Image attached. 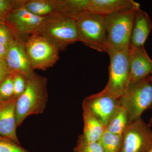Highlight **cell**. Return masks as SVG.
Here are the masks:
<instances>
[{"label":"cell","instance_id":"f546056e","mask_svg":"<svg viewBox=\"0 0 152 152\" xmlns=\"http://www.w3.org/2000/svg\"><path fill=\"white\" fill-rule=\"evenodd\" d=\"M4 102V101H3V100L0 97V106Z\"/></svg>","mask_w":152,"mask_h":152},{"label":"cell","instance_id":"52a82bcc","mask_svg":"<svg viewBox=\"0 0 152 152\" xmlns=\"http://www.w3.org/2000/svg\"><path fill=\"white\" fill-rule=\"evenodd\" d=\"M25 45L30 64L34 71L45 70L53 66L59 58V49L40 34L29 37L25 42Z\"/></svg>","mask_w":152,"mask_h":152},{"label":"cell","instance_id":"9a60e30c","mask_svg":"<svg viewBox=\"0 0 152 152\" xmlns=\"http://www.w3.org/2000/svg\"><path fill=\"white\" fill-rule=\"evenodd\" d=\"M152 29V22L148 14L140 9L137 11L133 23L130 46L144 48Z\"/></svg>","mask_w":152,"mask_h":152},{"label":"cell","instance_id":"4fadbf2b","mask_svg":"<svg viewBox=\"0 0 152 152\" xmlns=\"http://www.w3.org/2000/svg\"><path fill=\"white\" fill-rule=\"evenodd\" d=\"M17 98L12 97L0 106V136L20 145L16 134L15 106Z\"/></svg>","mask_w":152,"mask_h":152},{"label":"cell","instance_id":"277c9868","mask_svg":"<svg viewBox=\"0 0 152 152\" xmlns=\"http://www.w3.org/2000/svg\"><path fill=\"white\" fill-rule=\"evenodd\" d=\"M140 9L124 10L104 16L107 49L129 48L134 19Z\"/></svg>","mask_w":152,"mask_h":152},{"label":"cell","instance_id":"ac0fdd59","mask_svg":"<svg viewBox=\"0 0 152 152\" xmlns=\"http://www.w3.org/2000/svg\"><path fill=\"white\" fill-rule=\"evenodd\" d=\"M129 124L126 111L121 106L108 124L106 130L114 134L122 136Z\"/></svg>","mask_w":152,"mask_h":152},{"label":"cell","instance_id":"ffe728a7","mask_svg":"<svg viewBox=\"0 0 152 152\" xmlns=\"http://www.w3.org/2000/svg\"><path fill=\"white\" fill-rule=\"evenodd\" d=\"M74 152H104L99 141L94 142L87 140L83 135L79 136Z\"/></svg>","mask_w":152,"mask_h":152},{"label":"cell","instance_id":"5b68a950","mask_svg":"<svg viewBox=\"0 0 152 152\" xmlns=\"http://www.w3.org/2000/svg\"><path fill=\"white\" fill-rule=\"evenodd\" d=\"M39 34L48 39L62 51L69 45L79 42L77 29L74 19L59 13L49 17Z\"/></svg>","mask_w":152,"mask_h":152},{"label":"cell","instance_id":"484cf974","mask_svg":"<svg viewBox=\"0 0 152 152\" xmlns=\"http://www.w3.org/2000/svg\"><path fill=\"white\" fill-rule=\"evenodd\" d=\"M11 74L5 60L0 59V84Z\"/></svg>","mask_w":152,"mask_h":152},{"label":"cell","instance_id":"4dcf8cb0","mask_svg":"<svg viewBox=\"0 0 152 152\" xmlns=\"http://www.w3.org/2000/svg\"><path fill=\"white\" fill-rule=\"evenodd\" d=\"M149 152H152V149L151 150V151H150Z\"/></svg>","mask_w":152,"mask_h":152},{"label":"cell","instance_id":"2e32d148","mask_svg":"<svg viewBox=\"0 0 152 152\" xmlns=\"http://www.w3.org/2000/svg\"><path fill=\"white\" fill-rule=\"evenodd\" d=\"M84 138L90 142H99L106 128L87 106L83 104Z\"/></svg>","mask_w":152,"mask_h":152},{"label":"cell","instance_id":"7a4b0ae2","mask_svg":"<svg viewBox=\"0 0 152 152\" xmlns=\"http://www.w3.org/2000/svg\"><path fill=\"white\" fill-rule=\"evenodd\" d=\"M106 53L110 58L108 81L104 88L99 93L119 99L129 85L131 74L129 48H108Z\"/></svg>","mask_w":152,"mask_h":152},{"label":"cell","instance_id":"f1b7e54d","mask_svg":"<svg viewBox=\"0 0 152 152\" xmlns=\"http://www.w3.org/2000/svg\"><path fill=\"white\" fill-rule=\"evenodd\" d=\"M148 78L150 81L151 82V83L152 84V75L149 76Z\"/></svg>","mask_w":152,"mask_h":152},{"label":"cell","instance_id":"8992f818","mask_svg":"<svg viewBox=\"0 0 152 152\" xmlns=\"http://www.w3.org/2000/svg\"><path fill=\"white\" fill-rule=\"evenodd\" d=\"M119 100L126 111L129 124L141 118L144 112L152 107V84L148 77L130 84Z\"/></svg>","mask_w":152,"mask_h":152},{"label":"cell","instance_id":"8fae6325","mask_svg":"<svg viewBox=\"0 0 152 152\" xmlns=\"http://www.w3.org/2000/svg\"><path fill=\"white\" fill-rule=\"evenodd\" d=\"M5 61L12 74H21L28 77L34 72L25 48V42L15 39L9 47Z\"/></svg>","mask_w":152,"mask_h":152},{"label":"cell","instance_id":"9c48e42d","mask_svg":"<svg viewBox=\"0 0 152 152\" xmlns=\"http://www.w3.org/2000/svg\"><path fill=\"white\" fill-rule=\"evenodd\" d=\"M152 149V130L142 118L130 123L122 136L119 152H149Z\"/></svg>","mask_w":152,"mask_h":152},{"label":"cell","instance_id":"7402d4cb","mask_svg":"<svg viewBox=\"0 0 152 152\" xmlns=\"http://www.w3.org/2000/svg\"><path fill=\"white\" fill-rule=\"evenodd\" d=\"M21 1L22 0H0V23H5L10 13Z\"/></svg>","mask_w":152,"mask_h":152},{"label":"cell","instance_id":"3957f363","mask_svg":"<svg viewBox=\"0 0 152 152\" xmlns=\"http://www.w3.org/2000/svg\"><path fill=\"white\" fill-rule=\"evenodd\" d=\"M66 16L75 22L79 42L98 51L106 53L107 45L104 16L86 11Z\"/></svg>","mask_w":152,"mask_h":152},{"label":"cell","instance_id":"7c38bea8","mask_svg":"<svg viewBox=\"0 0 152 152\" xmlns=\"http://www.w3.org/2000/svg\"><path fill=\"white\" fill-rule=\"evenodd\" d=\"M131 74L130 84L152 75V60L144 48L129 46Z\"/></svg>","mask_w":152,"mask_h":152},{"label":"cell","instance_id":"6da1fadb","mask_svg":"<svg viewBox=\"0 0 152 152\" xmlns=\"http://www.w3.org/2000/svg\"><path fill=\"white\" fill-rule=\"evenodd\" d=\"M48 99L47 79L34 72L27 78L24 91L17 99L15 115L17 127L29 116L42 113Z\"/></svg>","mask_w":152,"mask_h":152},{"label":"cell","instance_id":"e0dca14e","mask_svg":"<svg viewBox=\"0 0 152 152\" xmlns=\"http://www.w3.org/2000/svg\"><path fill=\"white\" fill-rule=\"evenodd\" d=\"M22 4L28 11L39 17H48L60 13L59 0H23Z\"/></svg>","mask_w":152,"mask_h":152},{"label":"cell","instance_id":"4316f807","mask_svg":"<svg viewBox=\"0 0 152 152\" xmlns=\"http://www.w3.org/2000/svg\"><path fill=\"white\" fill-rule=\"evenodd\" d=\"M8 48L4 45L0 43V59L5 60L7 53Z\"/></svg>","mask_w":152,"mask_h":152},{"label":"cell","instance_id":"5bb4252c","mask_svg":"<svg viewBox=\"0 0 152 152\" xmlns=\"http://www.w3.org/2000/svg\"><path fill=\"white\" fill-rule=\"evenodd\" d=\"M132 9H140V4L133 0H88L87 11L105 16Z\"/></svg>","mask_w":152,"mask_h":152},{"label":"cell","instance_id":"44dd1931","mask_svg":"<svg viewBox=\"0 0 152 152\" xmlns=\"http://www.w3.org/2000/svg\"><path fill=\"white\" fill-rule=\"evenodd\" d=\"M13 74L7 77L0 84V97L6 101L14 96Z\"/></svg>","mask_w":152,"mask_h":152},{"label":"cell","instance_id":"d6986e66","mask_svg":"<svg viewBox=\"0 0 152 152\" xmlns=\"http://www.w3.org/2000/svg\"><path fill=\"white\" fill-rule=\"evenodd\" d=\"M122 136L117 135L105 131L100 140L104 152H119L122 144Z\"/></svg>","mask_w":152,"mask_h":152},{"label":"cell","instance_id":"ba28073f","mask_svg":"<svg viewBox=\"0 0 152 152\" xmlns=\"http://www.w3.org/2000/svg\"><path fill=\"white\" fill-rule=\"evenodd\" d=\"M20 4L10 13L5 23L12 32L15 38L25 42L30 36L40 33L49 17L34 15Z\"/></svg>","mask_w":152,"mask_h":152},{"label":"cell","instance_id":"30bf717a","mask_svg":"<svg viewBox=\"0 0 152 152\" xmlns=\"http://www.w3.org/2000/svg\"><path fill=\"white\" fill-rule=\"evenodd\" d=\"M83 104L89 108L106 128L121 106L119 99L99 93L85 98Z\"/></svg>","mask_w":152,"mask_h":152},{"label":"cell","instance_id":"603a6c76","mask_svg":"<svg viewBox=\"0 0 152 152\" xmlns=\"http://www.w3.org/2000/svg\"><path fill=\"white\" fill-rule=\"evenodd\" d=\"M0 152H29L19 144L0 136Z\"/></svg>","mask_w":152,"mask_h":152},{"label":"cell","instance_id":"cb8c5ba5","mask_svg":"<svg viewBox=\"0 0 152 152\" xmlns=\"http://www.w3.org/2000/svg\"><path fill=\"white\" fill-rule=\"evenodd\" d=\"M27 77L21 74H13L14 96L18 98L24 91Z\"/></svg>","mask_w":152,"mask_h":152},{"label":"cell","instance_id":"83f0119b","mask_svg":"<svg viewBox=\"0 0 152 152\" xmlns=\"http://www.w3.org/2000/svg\"><path fill=\"white\" fill-rule=\"evenodd\" d=\"M149 124L151 125V126H152V113L151 116V118H150L149 121Z\"/></svg>","mask_w":152,"mask_h":152},{"label":"cell","instance_id":"d4e9b609","mask_svg":"<svg viewBox=\"0 0 152 152\" xmlns=\"http://www.w3.org/2000/svg\"><path fill=\"white\" fill-rule=\"evenodd\" d=\"M15 38L7 25L0 23V43L9 48Z\"/></svg>","mask_w":152,"mask_h":152}]
</instances>
